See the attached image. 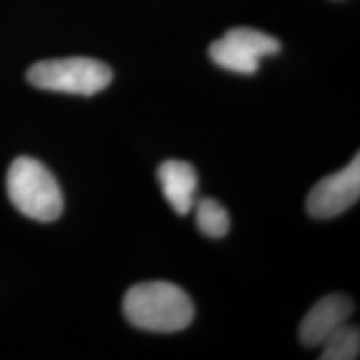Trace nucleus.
Returning a JSON list of instances; mask_svg holds the SVG:
<instances>
[{
    "mask_svg": "<svg viewBox=\"0 0 360 360\" xmlns=\"http://www.w3.org/2000/svg\"><path fill=\"white\" fill-rule=\"evenodd\" d=\"M8 199L25 217L37 222H53L64 210V197L56 177L42 162L17 157L7 172Z\"/></svg>",
    "mask_w": 360,
    "mask_h": 360,
    "instance_id": "2",
    "label": "nucleus"
},
{
    "mask_svg": "<svg viewBox=\"0 0 360 360\" xmlns=\"http://www.w3.org/2000/svg\"><path fill=\"white\" fill-rule=\"evenodd\" d=\"M122 310L134 327L159 334L184 330L195 315L187 292L164 281L135 283L125 292Z\"/></svg>",
    "mask_w": 360,
    "mask_h": 360,
    "instance_id": "1",
    "label": "nucleus"
},
{
    "mask_svg": "<svg viewBox=\"0 0 360 360\" xmlns=\"http://www.w3.org/2000/svg\"><path fill=\"white\" fill-rule=\"evenodd\" d=\"M354 312L352 299L344 294L322 297L300 322L299 337L305 347H321L335 330L347 323Z\"/></svg>",
    "mask_w": 360,
    "mask_h": 360,
    "instance_id": "6",
    "label": "nucleus"
},
{
    "mask_svg": "<svg viewBox=\"0 0 360 360\" xmlns=\"http://www.w3.org/2000/svg\"><path fill=\"white\" fill-rule=\"evenodd\" d=\"M278 52L281 42L276 37L249 27L227 30L224 37L215 40L209 49L214 64L244 75L255 74L259 70L260 58L276 56Z\"/></svg>",
    "mask_w": 360,
    "mask_h": 360,
    "instance_id": "4",
    "label": "nucleus"
},
{
    "mask_svg": "<svg viewBox=\"0 0 360 360\" xmlns=\"http://www.w3.org/2000/svg\"><path fill=\"white\" fill-rule=\"evenodd\" d=\"M114 72L107 64L89 57L51 58L37 62L27 70L34 87L52 92L90 97L109 87Z\"/></svg>",
    "mask_w": 360,
    "mask_h": 360,
    "instance_id": "3",
    "label": "nucleus"
},
{
    "mask_svg": "<svg viewBox=\"0 0 360 360\" xmlns=\"http://www.w3.org/2000/svg\"><path fill=\"white\" fill-rule=\"evenodd\" d=\"M321 360H355L360 352V330L357 326L344 323L321 345Z\"/></svg>",
    "mask_w": 360,
    "mask_h": 360,
    "instance_id": "8",
    "label": "nucleus"
},
{
    "mask_svg": "<svg viewBox=\"0 0 360 360\" xmlns=\"http://www.w3.org/2000/svg\"><path fill=\"white\" fill-rule=\"evenodd\" d=\"M165 200L179 215H187L195 204L197 174L188 162L167 160L157 170Z\"/></svg>",
    "mask_w": 360,
    "mask_h": 360,
    "instance_id": "7",
    "label": "nucleus"
},
{
    "mask_svg": "<svg viewBox=\"0 0 360 360\" xmlns=\"http://www.w3.org/2000/svg\"><path fill=\"white\" fill-rule=\"evenodd\" d=\"M360 197V157L339 172L323 177L310 191L305 207L310 217L332 219L349 210Z\"/></svg>",
    "mask_w": 360,
    "mask_h": 360,
    "instance_id": "5",
    "label": "nucleus"
},
{
    "mask_svg": "<svg viewBox=\"0 0 360 360\" xmlns=\"http://www.w3.org/2000/svg\"><path fill=\"white\" fill-rule=\"evenodd\" d=\"M195 222L205 237L220 238L231 229V217L215 199H200L195 204Z\"/></svg>",
    "mask_w": 360,
    "mask_h": 360,
    "instance_id": "9",
    "label": "nucleus"
}]
</instances>
